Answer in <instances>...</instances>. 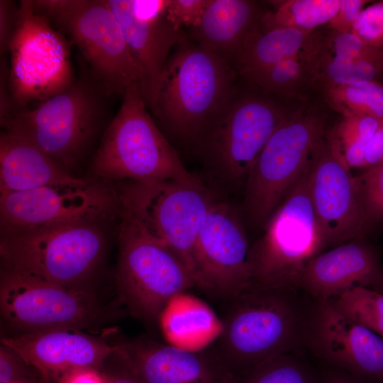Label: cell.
Wrapping results in <instances>:
<instances>
[{
	"instance_id": "6da1fadb",
	"label": "cell",
	"mask_w": 383,
	"mask_h": 383,
	"mask_svg": "<svg viewBox=\"0 0 383 383\" xmlns=\"http://www.w3.org/2000/svg\"><path fill=\"white\" fill-rule=\"evenodd\" d=\"M315 301L298 287L249 285L224 303L221 333L209 347L238 379L271 357L304 348Z\"/></svg>"
},
{
	"instance_id": "7a4b0ae2",
	"label": "cell",
	"mask_w": 383,
	"mask_h": 383,
	"mask_svg": "<svg viewBox=\"0 0 383 383\" xmlns=\"http://www.w3.org/2000/svg\"><path fill=\"white\" fill-rule=\"evenodd\" d=\"M94 221L1 234V266L62 286L99 293L110 228Z\"/></svg>"
},
{
	"instance_id": "3957f363",
	"label": "cell",
	"mask_w": 383,
	"mask_h": 383,
	"mask_svg": "<svg viewBox=\"0 0 383 383\" xmlns=\"http://www.w3.org/2000/svg\"><path fill=\"white\" fill-rule=\"evenodd\" d=\"M111 97L84 67L70 87L20 111L5 130L26 138L72 174L112 120Z\"/></svg>"
},
{
	"instance_id": "277c9868",
	"label": "cell",
	"mask_w": 383,
	"mask_h": 383,
	"mask_svg": "<svg viewBox=\"0 0 383 383\" xmlns=\"http://www.w3.org/2000/svg\"><path fill=\"white\" fill-rule=\"evenodd\" d=\"M235 75L222 56L184 42L165 64L152 112L175 136L199 140L233 98Z\"/></svg>"
},
{
	"instance_id": "5b68a950",
	"label": "cell",
	"mask_w": 383,
	"mask_h": 383,
	"mask_svg": "<svg viewBox=\"0 0 383 383\" xmlns=\"http://www.w3.org/2000/svg\"><path fill=\"white\" fill-rule=\"evenodd\" d=\"M122 104L104 133L90 166L91 177L109 182L170 179L203 184L183 165L177 152L147 110L142 89L123 95Z\"/></svg>"
},
{
	"instance_id": "8992f818",
	"label": "cell",
	"mask_w": 383,
	"mask_h": 383,
	"mask_svg": "<svg viewBox=\"0 0 383 383\" xmlns=\"http://www.w3.org/2000/svg\"><path fill=\"white\" fill-rule=\"evenodd\" d=\"M99 294L1 266V316L9 335L56 329L105 331L117 310Z\"/></svg>"
},
{
	"instance_id": "52a82bcc",
	"label": "cell",
	"mask_w": 383,
	"mask_h": 383,
	"mask_svg": "<svg viewBox=\"0 0 383 383\" xmlns=\"http://www.w3.org/2000/svg\"><path fill=\"white\" fill-rule=\"evenodd\" d=\"M312 160L250 247V285L298 287L306 265L327 246L310 197Z\"/></svg>"
},
{
	"instance_id": "ba28073f",
	"label": "cell",
	"mask_w": 383,
	"mask_h": 383,
	"mask_svg": "<svg viewBox=\"0 0 383 383\" xmlns=\"http://www.w3.org/2000/svg\"><path fill=\"white\" fill-rule=\"evenodd\" d=\"M33 7L80 51L87 70L110 95L142 89L140 70L106 0H31Z\"/></svg>"
},
{
	"instance_id": "9c48e42d",
	"label": "cell",
	"mask_w": 383,
	"mask_h": 383,
	"mask_svg": "<svg viewBox=\"0 0 383 383\" xmlns=\"http://www.w3.org/2000/svg\"><path fill=\"white\" fill-rule=\"evenodd\" d=\"M114 274L118 301L135 317L153 325L170 299L195 286L189 272L165 246L121 211L116 228Z\"/></svg>"
},
{
	"instance_id": "30bf717a",
	"label": "cell",
	"mask_w": 383,
	"mask_h": 383,
	"mask_svg": "<svg viewBox=\"0 0 383 383\" xmlns=\"http://www.w3.org/2000/svg\"><path fill=\"white\" fill-rule=\"evenodd\" d=\"M116 187L121 211L168 248L194 279V248L217 200L213 192L204 184L170 179L128 181Z\"/></svg>"
},
{
	"instance_id": "8fae6325",
	"label": "cell",
	"mask_w": 383,
	"mask_h": 383,
	"mask_svg": "<svg viewBox=\"0 0 383 383\" xmlns=\"http://www.w3.org/2000/svg\"><path fill=\"white\" fill-rule=\"evenodd\" d=\"M325 135V121L313 111L287 115L253 165L245 184L243 216L264 228L312 160Z\"/></svg>"
},
{
	"instance_id": "7c38bea8",
	"label": "cell",
	"mask_w": 383,
	"mask_h": 383,
	"mask_svg": "<svg viewBox=\"0 0 383 383\" xmlns=\"http://www.w3.org/2000/svg\"><path fill=\"white\" fill-rule=\"evenodd\" d=\"M19 22L9 50V87L19 113L33 101L40 103L74 82L70 45L63 35L34 10L31 0L19 3Z\"/></svg>"
},
{
	"instance_id": "4fadbf2b",
	"label": "cell",
	"mask_w": 383,
	"mask_h": 383,
	"mask_svg": "<svg viewBox=\"0 0 383 383\" xmlns=\"http://www.w3.org/2000/svg\"><path fill=\"white\" fill-rule=\"evenodd\" d=\"M287 116L266 99L233 96L199 139L213 174L228 187L245 186L253 165Z\"/></svg>"
},
{
	"instance_id": "5bb4252c",
	"label": "cell",
	"mask_w": 383,
	"mask_h": 383,
	"mask_svg": "<svg viewBox=\"0 0 383 383\" xmlns=\"http://www.w3.org/2000/svg\"><path fill=\"white\" fill-rule=\"evenodd\" d=\"M116 186L89 178L83 184L43 187L0 194L1 234L94 221H116L121 214Z\"/></svg>"
},
{
	"instance_id": "9a60e30c",
	"label": "cell",
	"mask_w": 383,
	"mask_h": 383,
	"mask_svg": "<svg viewBox=\"0 0 383 383\" xmlns=\"http://www.w3.org/2000/svg\"><path fill=\"white\" fill-rule=\"evenodd\" d=\"M249 250L243 213L216 200L194 248L195 285L223 304L230 301L250 284Z\"/></svg>"
},
{
	"instance_id": "2e32d148",
	"label": "cell",
	"mask_w": 383,
	"mask_h": 383,
	"mask_svg": "<svg viewBox=\"0 0 383 383\" xmlns=\"http://www.w3.org/2000/svg\"><path fill=\"white\" fill-rule=\"evenodd\" d=\"M304 348L326 366L371 383H383V340L316 299Z\"/></svg>"
},
{
	"instance_id": "e0dca14e",
	"label": "cell",
	"mask_w": 383,
	"mask_h": 383,
	"mask_svg": "<svg viewBox=\"0 0 383 383\" xmlns=\"http://www.w3.org/2000/svg\"><path fill=\"white\" fill-rule=\"evenodd\" d=\"M142 75L143 97L152 111L171 49L185 42L167 19L169 0H106Z\"/></svg>"
},
{
	"instance_id": "ac0fdd59",
	"label": "cell",
	"mask_w": 383,
	"mask_h": 383,
	"mask_svg": "<svg viewBox=\"0 0 383 383\" xmlns=\"http://www.w3.org/2000/svg\"><path fill=\"white\" fill-rule=\"evenodd\" d=\"M309 192L327 246L365 238L369 230L361 213L354 176L325 138L312 160Z\"/></svg>"
},
{
	"instance_id": "d6986e66",
	"label": "cell",
	"mask_w": 383,
	"mask_h": 383,
	"mask_svg": "<svg viewBox=\"0 0 383 383\" xmlns=\"http://www.w3.org/2000/svg\"><path fill=\"white\" fill-rule=\"evenodd\" d=\"M50 383L79 370L99 371L116 344L77 329H56L8 335L1 339Z\"/></svg>"
},
{
	"instance_id": "ffe728a7",
	"label": "cell",
	"mask_w": 383,
	"mask_h": 383,
	"mask_svg": "<svg viewBox=\"0 0 383 383\" xmlns=\"http://www.w3.org/2000/svg\"><path fill=\"white\" fill-rule=\"evenodd\" d=\"M116 343L143 383H238L210 347L190 351L146 337Z\"/></svg>"
},
{
	"instance_id": "44dd1931",
	"label": "cell",
	"mask_w": 383,
	"mask_h": 383,
	"mask_svg": "<svg viewBox=\"0 0 383 383\" xmlns=\"http://www.w3.org/2000/svg\"><path fill=\"white\" fill-rule=\"evenodd\" d=\"M354 287L383 294L382 253L365 238L345 242L318 255L306 265L298 282V288L321 299Z\"/></svg>"
},
{
	"instance_id": "7402d4cb",
	"label": "cell",
	"mask_w": 383,
	"mask_h": 383,
	"mask_svg": "<svg viewBox=\"0 0 383 383\" xmlns=\"http://www.w3.org/2000/svg\"><path fill=\"white\" fill-rule=\"evenodd\" d=\"M77 177L35 144L10 131L0 135V194L43 187L77 186Z\"/></svg>"
},
{
	"instance_id": "603a6c76",
	"label": "cell",
	"mask_w": 383,
	"mask_h": 383,
	"mask_svg": "<svg viewBox=\"0 0 383 383\" xmlns=\"http://www.w3.org/2000/svg\"><path fill=\"white\" fill-rule=\"evenodd\" d=\"M158 324L167 343L190 351L206 348L222 331L221 317L206 303L187 292L170 299Z\"/></svg>"
},
{
	"instance_id": "cb8c5ba5",
	"label": "cell",
	"mask_w": 383,
	"mask_h": 383,
	"mask_svg": "<svg viewBox=\"0 0 383 383\" xmlns=\"http://www.w3.org/2000/svg\"><path fill=\"white\" fill-rule=\"evenodd\" d=\"M255 16L252 1L209 0L200 23L192 28V38L228 60L230 56L235 57L246 35L255 26Z\"/></svg>"
},
{
	"instance_id": "d4e9b609",
	"label": "cell",
	"mask_w": 383,
	"mask_h": 383,
	"mask_svg": "<svg viewBox=\"0 0 383 383\" xmlns=\"http://www.w3.org/2000/svg\"><path fill=\"white\" fill-rule=\"evenodd\" d=\"M320 37L293 28L260 30L255 26L246 35L235 59L237 71L249 79L273 65L297 55Z\"/></svg>"
},
{
	"instance_id": "484cf974",
	"label": "cell",
	"mask_w": 383,
	"mask_h": 383,
	"mask_svg": "<svg viewBox=\"0 0 383 383\" xmlns=\"http://www.w3.org/2000/svg\"><path fill=\"white\" fill-rule=\"evenodd\" d=\"M326 370L302 348L261 362L238 377V383H323Z\"/></svg>"
},
{
	"instance_id": "4316f807",
	"label": "cell",
	"mask_w": 383,
	"mask_h": 383,
	"mask_svg": "<svg viewBox=\"0 0 383 383\" xmlns=\"http://www.w3.org/2000/svg\"><path fill=\"white\" fill-rule=\"evenodd\" d=\"M322 38L301 52L284 59L248 80L267 92L292 96L304 82H313Z\"/></svg>"
},
{
	"instance_id": "83f0119b",
	"label": "cell",
	"mask_w": 383,
	"mask_h": 383,
	"mask_svg": "<svg viewBox=\"0 0 383 383\" xmlns=\"http://www.w3.org/2000/svg\"><path fill=\"white\" fill-rule=\"evenodd\" d=\"M274 10L260 18L264 30L293 28L305 33L328 23L338 11L340 0H287L272 2Z\"/></svg>"
},
{
	"instance_id": "f1b7e54d",
	"label": "cell",
	"mask_w": 383,
	"mask_h": 383,
	"mask_svg": "<svg viewBox=\"0 0 383 383\" xmlns=\"http://www.w3.org/2000/svg\"><path fill=\"white\" fill-rule=\"evenodd\" d=\"M383 121L375 118L353 115L343 117L326 140L331 149L350 170L363 168L367 146Z\"/></svg>"
},
{
	"instance_id": "f546056e",
	"label": "cell",
	"mask_w": 383,
	"mask_h": 383,
	"mask_svg": "<svg viewBox=\"0 0 383 383\" xmlns=\"http://www.w3.org/2000/svg\"><path fill=\"white\" fill-rule=\"evenodd\" d=\"M324 96L343 117L362 115L383 121V84L377 81L326 86Z\"/></svg>"
},
{
	"instance_id": "4dcf8cb0",
	"label": "cell",
	"mask_w": 383,
	"mask_h": 383,
	"mask_svg": "<svg viewBox=\"0 0 383 383\" xmlns=\"http://www.w3.org/2000/svg\"><path fill=\"white\" fill-rule=\"evenodd\" d=\"M383 74V57L339 59L321 48L316 67L313 83L326 86L376 81Z\"/></svg>"
},
{
	"instance_id": "1f68e13d",
	"label": "cell",
	"mask_w": 383,
	"mask_h": 383,
	"mask_svg": "<svg viewBox=\"0 0 383 383\" xmlns=\"http://www.w3.org/2000/svg\"><path fill=\"white\" fill-rule=\"evenodd\" d=\"M326 300L344 316L383 337V294L354 287Z\"/></svg>"
},
{
	"instance_id": "d6a6232c",
	"label": "cell",
	"mask_w": 383,
	"mask_h": 383,
	"mask_svg": "<svg viewBox=\"0 0 383 383\" xmlns=\"http://www.w3.org/2000/svg\"><path fill=\"white\" fill-rule=\"evenodd\" d=\"M354 181L367 229L383 226V162L354 176Z\"/></svg>"
},
{
	"instance_id": "836d02e7",
	"label": "cell",
	"mask_w": 383,
	"mask_h": 383,
	"mask_svg": "<svg viewBox=\"0 0 383 383\" xmlns=\"http://www.w3.org/2000/svg\"><path fill=\"white\" fill-rule=\"evenodd\" d=\"M322 47L326 53L339 59L375 58L383 57V46L367 45L352 33H341L331 30Z\"/></svg>"
},
{
	"instance_id": "e575fe53",
	"label": "cell",
	"mask_w": 383,
	"mask_h": 383,
	"mask_svg": "<svg viewBox=\"0 0 383 383\" xmlns=\"http://www.w3.org/2000/svg\"><path fill=\"white\" fill-rule=\"evenodd\" d=\"M42 373L28 363L16 350L0 346V383H47Z\"/></svg>"
},
{
	"instance_id": "d590c367",
	"label": "cell",
	"mask_w": 383,
	"mask_h": 383,
	"mask_svg": "<svg viewBox=\"0 0 383 383\" xmlns=\"http://www.w3.org/2000/svg\"><path fill=\"white\" fill-rule=\"evenodd\" d=\"M373 47L383 46V1L372 4L360 13L351 32Z\"/></svg>"
},
{
	"instance_id": "8d00e7d4",
	"label": "cell",
	"mask_w": 383,
	"mask_h": 383,
	"mask_svg": "<svg viewBox=\"0 0 383 383\" xmlns=\"http://www.w3.org/2000/svg\"><path fill=\"white\" fill-rule=\"evenodd\" d=\"M209 3V0H169L166 18L178 30L182 26L195 28Z\"/></svg>"
},
{
	"instance_id": "74e56055",
	"label": "cell",
	"mask_w": 383,
	"mask_h": 383,
	"mask_svg": "<svg viewBox=\"0 0 383 383\" xmlns=\"http://www.w3.org/2000/svg\"><path fill=\"white\" fill-rule=\"evenodd\" d=\"M98 372L105 383H143L116 344Z\"/></svg>"
},
{
	"instance_id": "f35d334b",
	"label": "cell",
	"mask_w": 383,
	"mask_h": 383,
	"mask_svg": "<svg viewBox=\"0 0 383 383\" xmlns=\"http://www.w3.org/2000/svg\"><path fill=\"white\" fill-rule=\"evenodd\" d=\"M20 17L19 4L11 0H0V52L9 50Z\"/></svg>"
},
{
	"instance_id": "ab89813d",
	"label": "cell",
	"mask_w": 383,
	"mask_h": 383,
	"mask_svg": "<svg viewBox=\"0 0 383 383\" xmlns=\"http://www.w3.org/2000/svg\"><path fill=\"white\" fill-rule=\"evenodd\" d=\"M367 2L365 0H340L338 11L328 23V28L337 33H351Z\"/></svg>"
},
{
	"instance_id": "60d3db41",
	"label": "cell",
	"mask_w": 383,
	"mask_h": 383,
	"mask_svg": "<svg viewBox=\"0 0 383 383\" xmlns=\"http://www.w3.org/2000/svg\"><path fill=\"white\" fill-rule=\"evenodd\" d=\"M0 70V123L6 129L18 113L13 101L9 87V65L1 58Z\"/></svg>"
},
{
	"instance_id": "b9f144b4",
	"label": "cell",
	"mask_w": 383,
	"mask_h": 383,
	"mask_svg": "<svg viewBox=\"0 0 383 383\" xmlns=\"http://www.w3.org/2000/svg\"><path fill=\"white\" fill-rule=\"evenodd\" d=\"M383 162V125L375 132L365 151L364 167L368 169Z\"/></svg>"
},
{
	"instance_id": "7bdbcfd3",
	"label": "cell",
	"mask_w": 383,
	"mask_h": 383,
	"mask_svg": "<svg viewBox=\"0 0 383 383\" xmlns=\"http://www.w3.org/2000/svg\"><path fill=\"white\" fill-rule=\"evenodd\" d=\"M57 383H105L98 371L79 370L63 376Z\"/></svg>"
},
{
	"instance_id": "ee69618b",
	"label": "cell",
	"mask_w": 383,
	"mask_h": 383,
	"mask_svg": "<svg viewBox=\"0 0 383 383\" xmlns=\"http://www.w3.org/2000/svg\"><path fill=\"white\" fill-rule=\"evenodd\" d=\"M323 383H371L326 366Z\"/></svg>"
},
{
	"instance_id": "f6af8a7d",
	"label": "cell",
	"mask_w": 383,
	"mask_h": 383,
	"mask_svg": "<svg viewBox=\"0 0 383 383\" xmlns=\"http://www.w3.org/2000/svg\"><path fill=\"white\" fill-rule=\"evenodd\" d=\"M48 383H50V382H48Z\"/></svg>"
},
{
	"instance_id": "bcb514c9",
	"label": "cell",
	"mask_w": 383,
	"mask_h": 383,
	"mask_svg": "<svg viewBox=\"0 0 383 383\" xmlns=\"http://www.w3.org/2000/svg\"><path fill=\"white\" fill-rule=\"evenodd\" d=\"M48 383V382H47Z\"/></svg>"
}]
</instances>
